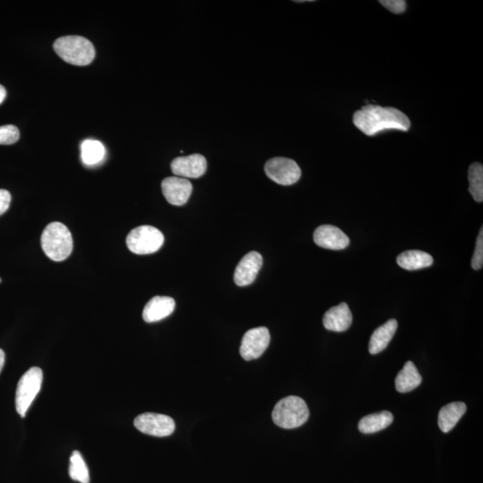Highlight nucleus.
<instances>
[{
  "label": "nucleus",
  "instance_id": "obj_4",
  "mask_svg": "<svg viewBox=\"0 0 483 483\" xmlns=\"http://www.w3.org/2000/svg\"><path fill=\"white\" fill-rule=\"evenodd\" d=\"M310 412L304 399L295 396L281 399L274 407V423L283 429H295L307 421Z\"/></svg>",
  "mask_w": 483,
  "mask_h": 483
},
{
  "label": "nucleus",
  "instance_id": "obj_19",
  "mask_svg": "<svg viewBox=\"0 0 483 483\" xmlns=\"http://www.w3.org/2000/svg\"><path fill=\"white\" fill-rule=\"evenodd\" d=\"M397 262L402 269L417 270L433 265V258L423 251L410 250L399 254Z\"/></svg>",
  "mask_w": 483,
  "mask_h": 483
},
{
  "label": "nucleus",
  "instance_id": "obj_18",
  "mask_svg": "<svg viewBox=\"0 0 483 483\" xmlns=\"http://www.w3.org/2000/svg\"><path fill=\"white\" fill-rule=\"evenodd\" d=\"M421 382L423 378L419 373L416 366L413 362L408 360L396 378V388L400 393L410 392L420 386Z\"/></svg>",
  "mask_w": 483,
  "mask_h": 483
},
{
  "label": "nucleus",
  "instance_id": "obj_21",
  "mask_svg": "<svg viewBox=\"0 0 483 483\" xmlns=\"http://www.w3.org/2000/svg\"><path fill=\"white\" fill-rule=\"evenodd\" d=\"M106 150L104 145L97 140H85L80 145V156L83 163L92 166L101 162L104 159Z\"/></svg>",
  "mask_w": 483,
  "mask_h": 483
},
{
  "label": "nucleus",
  "instance_id": "obj_23",
  "mask_svg": "<svg viewBox=\"0 0 483 483\" xmlns=\"http://www.w3.org/2000/svg\"><path fill=\"white\" fill-rule=\"evenodd\" d=\"M69 475L74 481L80 483L90 482L88 467H87L85 460L78 451H74L72 456H71Z\"/></svg>",
  "mask_w": 483,
  "mask_h": 483
},
{
  "label": "nucleus",
  "instance_id": "obj_1",
  "mask_svg": "<svg viewBox=\"0 0 483 483\" xmlns=\"http://www.w3.org/2000/svg\"><path fill=\"white\" fill-rule=\"evenodd\" d=\"M353 121L368 136L388 130L407 132L411 127L407 115L398 109L373 104L366 105L354 113Z\"/></svg>",
  "mask_w": 483,
  "mask_h": 483
},
{
  "label": "nucleus",
  "instance_id": "obj_2",
  "mask_svg": "<svg viewBox=\"0 0 483 483\" xmlns=\"http://www.w3.org/2000/svg\"><path fill=\"white\" fill-rule=\"evenodd\" d=\"M41 243L45 254L54 262H63L72 253V234L60 222H52L45 227Z\"/></svg>",
  "mask_w": 483,
  "mask_h": 483
},
{
  "label": "nucleus",
  "instance_id": "obj_17",
  "mask_svg": "<svg viewBox=\"0 0 483 483\" xmlns=\"http://www.w3.org/2000/svg\"><path fill=\"white\" fill-rule=\"evenodd\" d=\"M466 405L463 402H453L440 409L439 414V426L443 433H449L454 429L460 419L465 414Z\"/></svg>",
  "mask_w": 483,
  "mask_h": 483
},
{
  "label": "nucleus",
  "instance_id": "obj_5",
  "mask_svg": "<svg viewBox=\"0 0 483 483\" xmlns=\"http://www.w3.org/2000/svg\"><path fill=\"white\" fill-rule=\"evenodd\" d=\"M43 379V370L38 367H32L22 376L15 394L16 411L21 417L27 415L29 407L41 391Z\"/></svg>",
  "mask_w": 483,
  "mask_h": 483
},
{
  "label": "nucleus",
  "instance_id": "obj_7",
  "mask_svg": "<svg viewBox=\"0 0 483 483\" xmlns=\"http://www.w3.org/2000/svg\"><path fill=\"white\" fill-rule=\"evenodd\" d=\"M265 173L270 179L281 186H292L301 178L300 167L288 158H273L265 164Z\"/></svg>",
  "mask_w": 483,
  "mask_h": 483
},
{
  "label": "nucleus",
  "instance_id": "obj_9",
  "mask_svg": "<svg viewBox=\"0 0 483 483\" xmlns=\"http://www.w3.org/2000/svg\"><path fill=\"white\" fill-rule=\"evenodd\" d=\"M270 343V334L265 327L254 328L248 330L241 340V356L246 360H252L262 356Z\"/></svg>",
  "mask_w": 483,
  "mask_h": 483
},
{
  "label": "nucleus",
  "instance_id": "obj_14",
  "mask_svg": "<svg viewBox=\"0 0 483 483\" xmlns=\"http://www.w3.org/2000/svg\"><path fill=\"white\" fill-rule=\"evenodd\" d=\"M176 302L169 296H155L145 305L143 312L144 321L148 323L160 321L169 317L175 310Z\"/></svg>",
  "mask_w": 483,
  "mask_h": 483
},
{
  "label": "nucleus",
  "instance_id": "obj_30",
  "mask_svg": "<svg viewBox=\"0 0 483 483\" xmlns=\"http://www.w3.org/2000/svg\"><path fill=\"white\" fill-rule=\"evenodd\" d=\"M0 282H1V279H0Z\"/></svg>",
  "mask_w": 483,
  "mask_h": 483
},
{
  "label": "nucleus",
  "instance_id": "obj_20",
  "mask_svg": "<svg viewBox=\"0 0 483 483\" xmlns=\"http://www.w3.org/2000/svg\"><path fill=\"white\" fill-rule=\"evenodd\" d=\"M394 417L391 412L382 411L379 413L367 415L360 421L358 429L362 433L370 434L386 429L393 423Z\"/></svg>",
  "mask_w": 483,
  "mask_h": 483
},
{
  "label": "nucleus",
  "instance_id": "obj_16",
  "mask_svg": "<svg viewBox=\"0 0 483 483\" xmlns=\"http://www.w3.org/2000/svg\"><path fill=\"white\" fill-rule=\"evenodd\" d=\"M398 321L391 318L379 327L370 337L369 344V351L372 354H377L382 352L386 349L389 342L394 337L396 331L398 330Z\"/></svg>",
  "mask_w": 483,
  "mask_h": 483
},
{
  "label": "nucleus",
  "instance_id": "obj_12",
  "mask_svg": "<svg viewBox=\"0 0 483 483\" xmlns=\"http://www.w3.org/2000/svg\"><path fill=\"white\" fill-rule=\"evenodd\" d=\"M314 240L318 246L330 250H343L350 239L340 228L331 225H320L314 231Z\"/></svg>",
  "mask_w": 483,
  "mask_h": 483
},
{
  "label": "nucleus",
  "instance_id": "obj_29",
  "mask_svg": "<svg viewBox=\"0 0 483 483\" xmlns=\"http://www.w3.org/2000/svg\"><path fill=\"white\" fill-rule=\"evenodd\" d=\"M4 363H5V353H4V351H3L2 349H0V372H1L3 367H4Z\"/></svg>",
  "mask_w": 483,
  "mask_h": 483
},
{
  "label": "nucleus",
  "instance_id": "obj_26",
  "mask_svg": "<svg viewBox=\"0 0 483 483\" xmlns=\"http://www.w3.org/2000/svg\"><path fill=\"white\" fill-rule=\"evenodd\" d=\"M379 3L393 14H402L407 9L405 0H382Z\"/></svg>",
  "mask_w": 483,
  "mask_h": 483
},
{
  "label": "nucleus",
  "instance_id": "obj_3",
  "mask_svg": "<svg viewBox=\"0 0 483 483\" xmlns=\"http://www.w3.org/2000/svg\"><path fill=\"white\" fill-rule=\"evenodd\" d=\"M54 50L64 61L75 66H88L94 59L95 48L86 38L64 36L57 38L53 45Z\"/></svg>",
  "mask_w": 483,
  "mask_h": 483
},
{
  "label": "nucleus",
  "instance_id": "obj_8",
  "mask_svg": "<svg viewBox=\"0 0 483 483\" xmlns=\"http://www.w3.org/2000/svg\"><path fill=\"white\" fill-rule=\"evenodd\" d=\"M134 426L144 434L154 437L170 436L176 429L175 421L165 414L145 413L134 419Z\"/></svg>",
  "mask_w": 483,
  "mask_h": 483
},
{
  "label": "nucleus",
  "instance_id": "obj_25",
  "mask_svg": "<svg viewBox=\"0 0 483 483\" xmlns=\"http://www.w3.org/2000/svg\"><path fill=\"white\" fill-rule=\"evenodd\" d=\"M472 268L475 270H481L483 266V228L479 230L475 253L472 259Z\"/></svg>",
  "mask_w": 483,
  "mask_h": 483
},
{
  "label": "nucleus",
  "instance_id": "obj_28",
  "mask_svg": "<svg viewBox=\"0 0 483 483\" xmlns=\"http://www.w3.org/2000/svg\"><path fill=\"white\" fill-rule=\"evenodd\" d=\"M6 96V91L4 86L0 85V104L5 101Z\"/></svg>",
  "mask_w": 483,
  "mask_h": 483
},
{
  "label": "nucleus",
  "instance_id": "obj_6",
  "mask_svg": "<svg viewBox=\"0 0 483 483\" xmlns=\"http://www.w3.org/2000/svg\"><path fill=\"white\" fill-rule=\"evenodd\" d=\"M163 244V234L151 225H140L135 227L127 237L128 249L139 255L156 253Z\"/></svg>",
  "mask_w": 483,
  "mask_h": 483
},
{
  "label": "nucleus",
  "instance_id": "obj_11",
  "mask_svg": "<svg viewBox=\"0 0 483 483\" xmlns=\"http://www.w3.org/2000/svg\"><path fill=\"white\" fill-rule=\"evenodd\" d=\"M174 175L182 178H199L207 170V160L201 154L177 157L172 162Z\"/></svg>",
  "mask_w": 483,
  "mask_h": 483
},
{
  "label": "nucleus",
  "instance_id": "obj_10",
  "mask_svg": "<svg viewBox=\"0 0 483 483\" xmlns=\"http://www.w3.org/2000/svg\"><path fill=\"white\" fill-rule=\"evenodd\" d=\"M163 195L170 204L185 205L192 192V185L189 180L179 176L167 177L161 183Z\"/></svg>",
  "mask_w": 483,
  "mask_h": 483
},
{
  "label": "nucleus",
  "instance_id": "obj_15",
  "mask_svg": "<svg viewBox=\"0 0 483 483\" xmlns=\"http://www.w3.org/2000/svg\"><path fill=\"white\" fill-rule=\"evenodd\" d=\"M352 321V312L346 302L330 309L323 317L324 327L335 332H343L349 330Z\"/></svg>",
  "mask_w": 483,
  "mask_h": 483
},
{
  "label": "nucleus",
  "instance_id": "obj_13",
  "mask_svg": "<svg viewBox=\"0 0 483 483\" xmlns=\"http://www.w3.org/2000/svg\"><path fill=\"white\" fill-rule=\"evenodd\" d=\"M262 257L259 253L251 252L244 255L234 274V283L238 286L252 284L262 266Z\"/></svg>",
  "mask_w": 483,
  "mask_h": 483
},
{
  "label": "nucleus",
  "instance_id": "obj_24",
  "mask_svg": "<svg viewBox=\"0 0 483 483\" xmlns=\"http://www.w3.org/2000/svg\"><path fill=\"white\" fill-rule=\"evenodd\" d=\"M20 138V132L14 125H6L0 127V144H14Z\"/></svg>",
  "mask_w": 483,
  "mask_h": 483
},
{
  "label": "nucleus",
  "instance_id": "obj_22",
  "mask_svg": "<svg viewBox=\"0 0 483 483\" xmlns=\"http://www.w3.org/2000/svg\"><path fill=\"white\" fill-rule=\"evenodd\" d=\"M469 192L475 202L483 201V167L482 164L475 162L469 167Z\"/></svg>",
  "mask_w": 483,
  "mask_h": 483
},
{
  "label": "nucleus",
  "instance_id": "obj_27",
  "mask_svg": "<svg viewBox=\"0 0 483 483\" xmlns=\"http://www.w3.org/2000/svg\"><path fill=\"white\" fill-rule=\"evenodd\" d=\"M11 195L8 190L0 189V216L5 214L11 204Z\"/></svg>",
  "mask_w": 483,
  "mask_h": 483
}]
</instances>
